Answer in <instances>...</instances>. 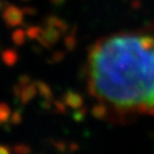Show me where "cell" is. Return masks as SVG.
<instances>
[{
  "mask_svg": "<svg viewBox=\"0 0 154 154\" xmlns=\"http://www.w3.org/2000/svg\"><path fill=\"white\" fill-rule=\"evenodd\" d=\"M87 79L105 110L154 114V26L99 39L89 50Z\"/></svg>",
  "mask_w": 154,
  "mask_h": 154,
  "instance_id": "1",
  "label": "cell"
}]
</instances>
